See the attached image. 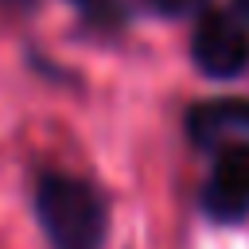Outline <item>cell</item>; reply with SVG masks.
I'll return each instance as SVG.
<instances>
[{"label": "cell", "mask_w": 249, "mask_h": 249, "mask_svg": "<svg viewBox=\"0 0 249 249\" xmlns=\"http://www.w3.org/2000/svg\"><path fill=\"white\" fill-rule=\"evenodd\" d=\"M31 206L51 249H105L109 202L97 183L43 167L31 183Z\"/></svg>", "instance_id": "1"}, {"label": "cell", "mask_w": 249, "mask_h": 249, "mask_svg": "<svg viewBox=\"0 0 249 249\" xmlns=\"http://www.w3.org/2000/svg\"><path fill=\"white\" fill-rule=\"evenodd\" d=\"M191 62L214 82H230L249 66V31L230 12H206L191 31Z\"/></svg>", "instance_id": "2"}, {"label": "cell", "mask_w": 249, "mask_h": 249, "mask_svg": "<svg viewBox=\"0 0 249 249\" xmlns=\"http://www.w3.org/2000/svg\"><path fill=\"white\" fill-rule=\"evenodd\" d=\"M202 210L214 222H241L249 214V144L230 140L214 152L202 183Z\"/></svg>", "instance_id": "3"}, {"label": "cell", "mask_w": 249, "mask_h": 249, "mask_svg": "<svg viewBox=\"0 0 249 249\" xmlns=\"http://www.w3.org/2000/svg\"><path fill=\"white\" fill-rule=\"evenodd\" d=\"M187 136L198 148H210L222 132H249V101L245 97H218V101H198L187 109Z\"/></svg>", "instance_id": "4"}, {"label": "cell", "mask_w": 249, "mask_h": 249, "mask_svg": "<svg viewBox=\"0 0 249 249\" xmlns=\"http://www.w3.org/2000/svg\"><path fill=\"white\" fill-rule=\"evenodd\" d=\"M206 0H148V8L152 12H160V16H167V19H179V16H191V12H198Z\"/></svg>", "instance_id": "5"}, {"label": "cell", "mask_w": 249, "mask_h": 249, "mask_svg": "<svg viewBox=\"0 0 249 249\" xmlns=\"http://www.w3.org/2000/svg\"><path fill=\"white\" fill-rule=\"evenodd\" d=\"M86 16H93V19H105V16H117V0H74Z\"/></svg>", "instance_id": "6"}, {"label": "cell", "mask_w": 249, "mask_h": 249, "mask_svg": "<svg viewBox=\"0 0 249 249\" xmlns=\"http://www.w3.org/2000/svg\"><path fill=\"white\" fill-rule=\"evenodd\" d=\"M233 4H237V12H241V16L249 19V0H233Z\"/></svg>", "instance_id": "7"}]
</instances>
